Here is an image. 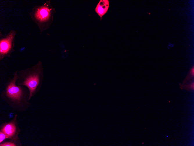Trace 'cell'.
<instances>
[{"label":"cell","mask_w":194,"mask_h":146,"mask_svg":"<svg viewBox=\"0 0 194 146\" xmlns=\"http://www.w3.org/2000/svg\"><path fill=\"white\" fill-rule=\"evenodd\" d=\"M44 68L39 61L33 66L17 71L16 82L19 85H25L29 91V100L39 89L44 78Z\"/></svg>","instance_id":"cell-1"},{"label":"cell","mask_w":194,"mask_h":146,"mask_svg":"<svg viewBox=\"0 0 194 146\" xmlns=\"http://www.w3.org/2000/svg\"><path fill=\"white\" fill-rule=\"evenodd\" d=\"M50 1H47L42 5L34 6L30 13L32 20L38 26L40 34L48 28L53 22L55 10Z\"/></svg>","instance_id":"cell-2"},{"label":"cell","mask_w":194,"mask_h":146,"mask_svg":"<svg viewBox=\"0 0 194 146\" xmlns=\"http://www.w3.org/2000/svg\"><path fill=\"white\" fill-rule=\"evenodd\" d=\"M16 80L17 71L14 73L13 78H9L7 82L2 97L11 104L21 105L27 103L29 96L23 88L16 85Z\"/></svg>","instance_id":"cell-3"},{"label":"cell","mask_w":194,"mask_h":146,"mask_svg":"<svg viewBox=\"0 0 194 146\" xmlns=\"http://www.w3.org/2000/svg\"><path fill=\"white\" fill-rule=\"evenodd\" d=\"M17 31L11 30L8 34H0V60L5 57H9L15 51V38Z\"/></svg>","instance_id":"cell-4"},{"label":"cell","mask_w":194,"mask_h":146,"mask_svg":"<svg viewBox=\"0 0 194 146\" xmlns=\"http://www.w3.org/2000/svg\"><path fill=\"white\" fill-rule=\"evenodd\" d=\"M109 7L108 0H100L96 7L95 10L101 18L107 12Z\"/></svg>","instance_id":"cell-5"},{"label":"cell","mask_w":194,"mask_h":146,"mask_svg":"<svg viewBox=\"0 0 194 146\" xmlns=\"http://www.w3.org/2000/svg\"><path fill=\"white\" fill-rule=\"evenodd\" d=\"M16 130V127L15 124L13 122H10L3 125L1 130L9 138L15 135Z\"/></svg>","instance_id":"cell-6"},{"label":"cell","mask_w":194,"mask_h":146,"mask_svg":"<svg viewBox=\"0 0 194 146\" xmlns=\"http://www.w3.org/2000/svg\"><path fill=\"white\" fill-rule=\"evenodd\" d=\"M9 138L4 133L1 131L0 132V143H1L5 138Z\"/></svg>","instance_id":"cell-7"},{"label":"cell","mask_w":194,"mask_h":146,"mask_svg":"<svg viewBox=\"0 0 194 146\" xmlns=\"http://www.w3.org/2000/svg\"><path fill=\"white\" fill-rule=\"evenodd\" d=\"M0 146H15L16 145L12 143L11 142H6L2 144H1Z\"/></svg>","instance_id":"cell-8"},{"label":"cell","mask_w":194,"mask_h":146,"mask_svg":"<svg viewBox=\"0 0 194 146\" xmlns=\"http://www.w3.org/2000/svg\"><path fill=\"white\" fill-rule=\"evenodd\" d=\"M190 73L192 76H193L194 75V66L191 69Z\"/></svg>","instance_id":"cell-9"},{"label":"cell","mask_w":194,"mask_h":146,"mask_svg":"<svg viewBox=\"0 0 194 146\" xmlns=\"http://www.w3.org/2000/svg\"><path fill=\"white\" fill-rule=\"evenodd\" d=\"M194 82H193L191 84V85L190 86V87L192 89H193V90H194Z\"/></svg>","instance_id":"cell-10"}]
</instances>
